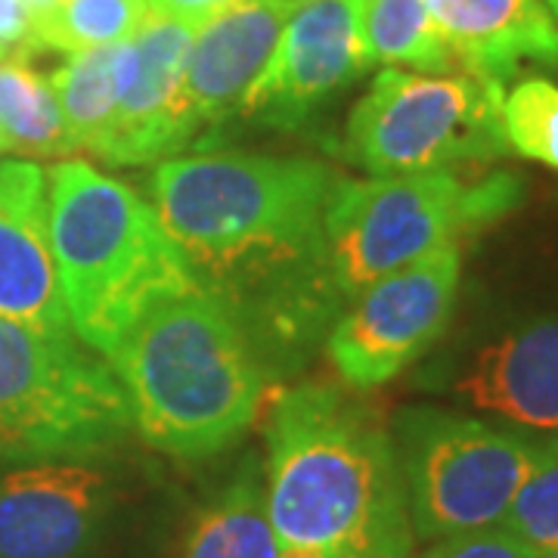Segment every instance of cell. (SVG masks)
Returning a JSON list of instances; mask_svg holds the SVG:
<instances>
[{"instance_id":"cell-1","label":"cell","mask_w":558,"mask_h":558,"mask_svg":"<svg viewBox=\"0 0 558 558\" xmlns=\"http://www.w3.org/2000/svg\"><path fill=\"white\" fill-rule=\"evenodd\" d=\"M339 174L304 156L205 153L159 161L149 199L199 289L242 323L307 332L332 314L326 208Z\"/></svg>"},{"instance_id":"cell-2","label":"cell","mask_w":558,"mask_h":558,"mask_svg":"<svg viewBox=\"0 0 558 558\" xmlns=\"http://www.w3.org/2000/svg\"><path fill=\"white\" fill-rule=\"evenodd\" d=\"M267 515L279 546L336 553L413 527L381 418L329 385L286 391L267 425Z\"/></svg>"},{"instance_id":"cell-3","label":"cell","mask_w":558,"mask_h":558,"mask_svg":"<svg viewBox=\"0 0 558 558\" xmlns=\"http://www.w3.org/2000/svg\"><path fill=\"white\" fill-rule=\"evenodd\" d=\"M140 438L178 459L227 450L252 425L264 373L236 314L196 289L153 307L109 354Z\"/></svg>"},{"instance_id":"cell-4","label":"cell","mask_w":558,"mask_h":558,"mask_svg":"<svg viewBox=\"0 0 558 558\" xmlns=\"http://www.w3.org/2000/svg\"><path fill=\"white\" fill-rule=\"evenodd\" d=\"M47 208L72 332L102 357L153 307L199 289L153 202L97 165H50Z\"/></svg>"},{"instance_id":"cell-5","label":"cell","mask_w":558,"mask_h":558,"mask_svg":"<svg viewBox=\"0 0 558 558\" xmlns=\"http://www.w3.org/2000/svg\"><path fill=\"white\" fill-rule=\"evenodd\" d=\"M521 202L515 174L465 183L453 171L339 180L326 208V274L339 299H357L459 236L506 218Z\"/></svg>"},{"instance_id":"cell-6","label":"cell","mask_w":558,"mask_h":558,"mask_svg":"<svg viewBox=\"0 0 558 558\" xmlns=\"http://www.w3.org/2000/svg\"><path fill=\"white\" fill-rule=\"evenodd\" d=\"M131 428L128 395L102 354L0 319V459H94Z\"/></svg>"},{"instance_id":"cell-7","label":"cell","mask_w":558,"mask_h":558,"mask_svg":"<svg viewBox=\"0 0 558 558\" xmlns=\"http://www.w3.org/2000/svg\"><path fill=\"white\" fill-rule=\"evenodd\" d=\"M400 475L416 539L494 527L556 438L440 407H410L395 422Z\"/></svg>"},{"instance_id":"cell-8","label":"cell","mask_w":558,"mask_h":558,"mask_svg":"<svg viewBox=\"0 0 558 558\" xmlns=\"http://www.w3.org/2000/svg\"><path fill=\"white\" fill-rule=\"evenodd\" d=\"M499 87L472 75H413L385 69L344 128V159L369 178L453 171L509 153Z\"/></svg>"},{"instance_id":"cell-9","label":"cell","mask_w":558,"mask_h":558,"mask_svg":"<svg viewBox=\"0 0 558 558\" xmlns=\"http://www.w3.org/2000/svg\"><path fill=\"white\" fill-rule=\"evenodd\" d=\"M462 277L459 245H444L366 286L329 332V360L344 385L373 391L400 376L444 336Z\"/></svg>"},{"instance_id":"cell-10","label":"cell","mask_w":558,"mask_h":558,"mask_svg":"<svg viewBox=\"0 0 558 558\" xmlns=\"http://www.w3.org/2000/svg\"><path fill=\"white\" fill-rule=\"evenodd\" d=\"M205 20L146 13L124 40V78L112 131L97 159L116 168L156 165L180 156L202 131L183 78L193 38Z\"/></svg>"},{"instance_id":"cell-11","label":"cell","mask_w":558,"mask_h":558,"mask_svg":"<svg viewBox=\"0 0 558 558\" xmlns=\"http://www.w3.org/2000/svg\"><path fill=\"white\" fill-rule=\"evenodd\" d=\"M366 0H295L277 53L240 112L270 128H301L307 116L373 62L363 47Z\"/></svg>"},{"instance_id":"cell-12","label":"cell","mask_w":558,"mask_h":558,"mask_svg":"<svg viewBox=\"0 0 558 558\" xmlns=\"http://www.w3.org/2000/svg\"><path fill=\"white\" fill-rule=\"evenodd\" d=\"M112 481L87 459H38L0 475V558H90Z\"/></svg>"},{"instance_id":"cell-13","label":"cell","mask_w":558,"mask_h":558,"mask_svg":"<svg viewBox=\"0 0 558 558\" xmlns=\"http://www.w3.org/2000/svg\"><path fill=\"white\" fill-rule=\"evenodd\" d=\"M432 388L502 425L556 438L558 314L509 323L494 339L462 354Z\"/></svg>"},{"instance_id":"cell-14","label":"cell","mask_w":558,"mask_h":558,"mask_svg":"<svg viewBox=\"0 0 558 558\" xmlns=\"http://www.w3.org/2000/svg\"><path fill=\"white\" fill-rule=\"evenodd\" d=\"M0 319L75 336L50 245L47 171L32 159L0 161Z\"/></svg>"},{"instance_id":"cell-15","label":"cell","mask_w":558,"mask_h":558,"mask_svg":"<svg viewBox=\"0 0 558 558\" xmlns=\"http://www.w3.org/2000/svg\"><path fill=\"white\" fill-rule=\"evenodd\" d=\"M295 0H233L193 38L183 90L202 128L240 112L270 65Z\"/></svg>"},{"instance_id":"cell-16","label":"cell","mask_w":558,"mask_h":558,"mask_svg":"<svg viewBox=\"0 0 558 558\" xmlns=\"http://www.w3.org/2000/svg\"><path fill=\"white\" fill-rule=\"evenodd\" d=\"M465 75L506 87L524 65L558 69V20L546 0H425Z\"/></svg>"},{"instance_id":"cell-17","label":"cell","mask_w":558,"mask_h":558,"mask_svg":"<svg viewBox=\"0 0 558 558\" xmlns=\"http://www.w3.org/2000/svg\"><path fill=\"white\" fill-rule=\"evenodd\" d=\"M180 558H279L258 459H242L218 494L202 502L183 534Z\"/></svg>"},{"instance_id":"cell-18","label":"cell","mask_w":558,"mask_h":558,"mask_svg":"<svg viewBox=\"0 0 558 558\" xmlns=\"http://www.w3.org/2000/svg\"><path fill=\"white\" fill-rule=\"evenodd\" d=\"M124 78V40L65 53V62L50 75L53 97L60 102L62 128L72 153L100 156L112 131Z\"/></svg>"},{"instance_id":"cell-19","label":"cell","mask_w":558,"mask_h":558,"mask_svg":"<svg viewBox=\"0 0 558 558\" xmlns=\"http://www.w3.org/2000/svg\"><path fill=\"white\" fill-rule=\"evenodd\" d=\"M0 149L20 159H69L50 78L20 60H0Z\"/></svg>"},{"instance_id":"cell-20","label":"cell","mask_w":558,"mask_h":558,"mask_svg":"<svg viewBox=\"0 0 558 558\" xmlns=\"http://www.w3.org/2000/svg\"><path fill=\"white\" fill-rule=\"evenodd\" d=\"M363 47L373 65H410L418 75H447L457 65L425 0H366Z\"/></svg>"},{"instance_id":"cell-21","label":"cell","mask_w":558,"mask_h":558,"mask_svg":"<svg viewBox=\"0 0 558 558\" xmlns=\"http://www.w3.org/2000/svg\"><path fill=\"white\" fill-rule=\"evenodd\" d=\"M146 0H60L35 20V40L62 53H78L128 40L146 20Z\"/></svg>"},{"instance_id":"cell-22","label":"cell","mask_w":558,"mask_h":558,"mask_svg":"<svg viewBox=\"0 0 558 558\" xmlns=\"http://www.w3.org/2000/svg\"><path fill=\"white\" fill-rule=\"evenodd\" d=\"M499 124L512 153L558 171V84L543 75L521 78L502 94Z\"/></svg>"},{"instance_id":"cell-23","label":"cell","mask_w":558,"mask_h":558,"mask_svg":"<svg viewBox=\"0 0 558 558\" xmlns=\"http://www.w3.org/2000/svg\"><path fill=\"white\" fill-rule=\"evenodd\" d=\"M499 527L537 549L539 556L558 549V440L546 462L524 481Z\"/></svg>"},{"instance_id":"cell-24","label":"cell","mask_w":558,"mask_h":558,"mask_svg":"<svg viewBox=\"0 0 558 558\" xmlns=\"http://www.w3.org/2000/svg\"><path fill=\"white\" fill-rule=\"evenodd\" d=\"M418 558H543L537 549L512 537L506 527H481V531H465L453 537L435 539Z\"/></svg>"},{"instance_id":"cell-25","label":"cell","mask_w":558,"mask_h":558,"mask_svg":"<svg viewBox=\"0 0 558 558\" xmlns=\"http://www.w3.org/2000/svg\"><path fill=\"white\" fill-rule=\"evenodd\" d=\"M413 539H416L413 527H403V531H391V534H379V537L363 539V543L341 546L329 558H410Z\"/></svg>"},{"instance_id":"cell-26","label":"cell","mask_w":558,"mask_h":558,"mask_svg":"<svg viewBox=\"0 0 558 558\" xmlns=\"http://www.w3.org/2000/svg\"><path fill=\"white\" fill-rule=\"evenodd\" d=\"M35 16L22 0H0V44L3 47H32Z\"/></svg>"},{"instance_id":"cell-27","label":"cell","mask_w":558,"mask_h":558,"mask_svg":"<svg viewBox=\"0 0 558 558\" xmlns=\"http://www.w3.org/2000/svg\"><path fill=\"white\" fill-rule=\"evenodd\" d=\"M153 13L180 16V20H208L230 7L233 0H146Z\"/></svg>"},{"instance_id":"cell-28","label":"cell","mask_w":558,"mask_h":558,"mask_svg":"<svg viewBox=\"0 0 558 558\" xmlns=\"http://www.w3.org/2000/svg\"><path fill=\"white\" fill-rule=\"evenodd\" d=\"M279 558H329V553L307 546H279Z\"/></svg>"},{"instance_id":"cell-29","label":"cell","mask_w":558,"mask_h":558,"mask_svg":"<svg viewBox=\"0 0 558 558\" xmlns=\"http://www.w3.org/2000/svg\"><path fill=\"white\" fill-rule=\"evenodd\" d=\"M22 3H25V7L32 10V16L38 20V16H44L47 10H53V7H57L60 0H22Z\"/></svg>"},{"instance_id":"cell-30","label":"cell","mask_w":558,"mask_h":558,"mask_svg":"<svg viewBox=\"0 0 558 558\" xmlns=\"http://www.w3.org/2000/svg\"><path fill=\"white\" fill-rule=\"evenodd\" d=\"M546 7L553 10V16H556V20H558V0H546Z\"/></svg>"},{"instance_id":"cell-31","label":"cell","mask_w":558,"mask_h":558,"mask_svg":"<svg viewBox=\"0 0 558 558\" xmlns=\"http://www.w3.org/2000/svg\"><path fill=\"white\" fill-rule=\"evenodd\" d=\"M0 60H7V47L0 44Z\"/></svg>"},{"instance_id":"cell-32","label":"cell","mask_w":558,"mask_h":558,"mask_svg":"<svg viewBox=\"0 0 558 558\" xmlns=\"http://www.w3.org/2000/svg\"><path fill=\"white\" fill-rule=\"evenodd\" d=\"M543 558H558V549H553V553H546V556Z\"/></svg>"},{"instance_id":"cell-33","label":"cell","mask_w":558,"mask_h":558,"mask_svg":"<svg viewBox=\"0 0 558 558\" xmlns=\"http://www.w3.org/2000/svg\"><path fill=\"white\" fill-rule=\"evenodd\" d=\"M0 156H3V149H0Z\"/></svg>"}]
</instances>
